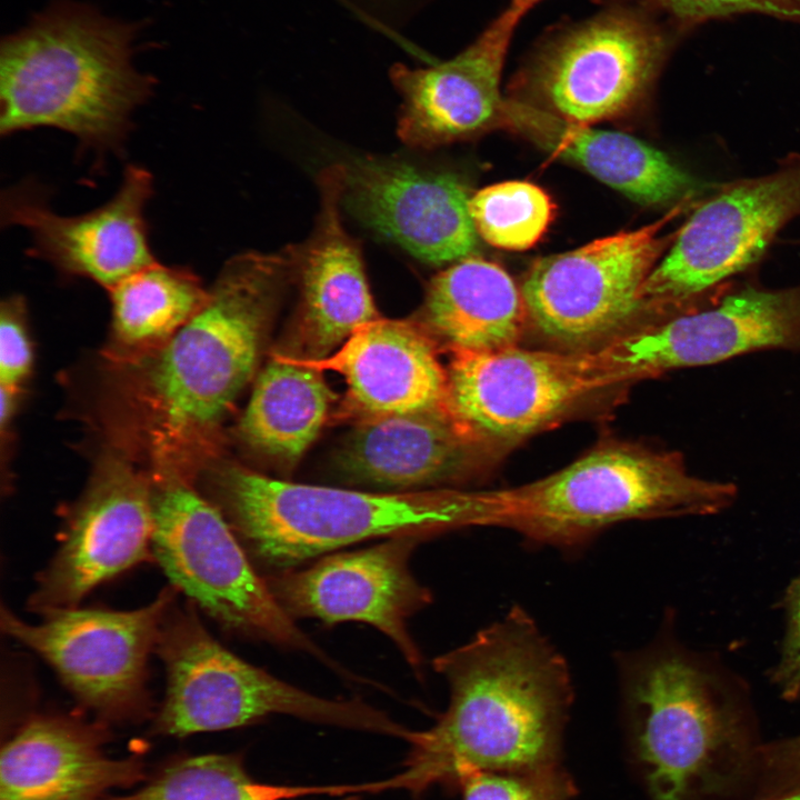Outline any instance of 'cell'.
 Masks as SVG:
<instances>
[{
	"label": "cell",
	"instance_id": "1",
	"mask_svg": "<svg viewBox=\"0 0 800 800\" xmlns=\"http://www.w3.org/2000/svg\"><path fill=\"white\" fill-rule=\"evenodd\" d=\"M450 689L447 710L411 731L403 770L384 789L419 794L474 770L529 772L560 766L573 701L569 666L533 618L513 606L468 642L432 660Z\"/></svg>",
	"mask_w": 800,
	"mask_h": 800
},
{
	"label": "cell",
	"instance_id": "2",
	"mask_svg": "<svg viewBox=\"0 0 800 800\" xmlns=\"http://www.w3.org/2000/svg\"><path fill=\"white\" fill-rule=\"evenodd\" d=\"M634 753L652 800L712 790L750 752L746 681L669 629L618 658Z\"/></svg>",
	"mask_w": 800,
	"mask_h": 800
},
{
	"label": "cell",
	"instance_id": "3",
	"mask_svg": "<svg viewBox=\"0 0 800 800\" xmlns=\"http://www.w3.org/2000/svg\"><path fill=\"white\" fill-rule=\"evenodd\" d=\"M136 27L62 2L1 46L0 133L52 127L118 150L153 80L131 62Z\"/></svg>",
	"mask_w": 800,
	"mask_h": 800
},
{
	"label": "cell",
	"instance_id": "4",
	"mask_svg": "<svg viewBox=\"0 0 800 800\" xmlns=\"http://www.w3.org/2000/svg\"><path fill=\"white\" fill-rule=\"evenodd\" d=\"M214 491L212 502L250 560L278 571L354 542L426 540L479 520L476 491L368 492L282 481L243 468L223 471Z\"/></svg>",
	"mask_w": 800,
	"mask_h": 800
},
{
	"label": "cell",
	"instance_id": "5",
	"mask_svg": "<svg viewBox=\"0 0 800 800\" xmlns=\"http://www.w3.org/2000/svg\"><path fill=\"white\" fill-rule=\"evenodd\" d=\"M737 493L731 482L691 474L676 451L611 442L540 480L481 491L482 526L573 551L621 521L719 513Z\"/></svg>",
	"mask_w": 800,
	"mask_h": 800
},
{
	"label": "cell",
	"instance_id": "6",
	"mask_svg": "<svg viewBox=\"0 0 800 800\" xmlns=\"http://www.w3.org/2000/svg\"><path fill=\"white\" fill-rule=\"evenodd\" d=\"M292 276L287 248L223 266L202 307L169 340L150 372L167 431L217 424L252 377L279 294Z\"/></svg>",
	"mask_w": 800,
	"mask_h": 800
},
{
	"label": "cell",
	"instance_id": "7",
	"mask_svg": "<svg viewBox=\"0 0 800 800\" xmlns=\"http://www.w3.org/2000/svg\"><path fill=\"white\" fill-rule=\"evenodd\" d=\"M196 606L168 608L156 653L167 674L164 699L154 720L166 736L243 727L271 714L404 739L409 729L360 700L318 697L236 656L201 622Z\"/></svg>",
	"mask_w": 800,
	"mask_h": 800
},
{
	"label": "cell",
	"instance_id": "8",
	"mask_svg": "<svg viewBox=\"0 0 800 800\" xmlns=\"http://www.w3.org/2000/svg\"><path fill=\"white\" fill-rule=\"evenodd\" d=\"M152 554L172 587L230 632L330 659L278 603L221 510L180 481L152 490Z\"/></svg>",
	"mask_w": 800,
	"mask_h": 800
},
{
	"label": "cell",
	"instance_id": "9",
	"mask_svg": "<svg viewBox=\"0 0 800 800\" xmlns=\"http://www.w3.org/2000/svg\"><path fill=\"white\" fill-rule=\"evenodd\" d=\"M800 217V153L769 173L711 189L676 231L646 279L640 311L667 318L704 302L727 280L756 263L777 233Z\"/></svg>",
	"mask_w": 800,
	"mask_h": 800
},
{
	"label": "cell",
	"instance_id": "10",
	"mask_svg": "<svg viewBox=\"0 0 800 800\" xmlns=\"http://www.w3.org/2000/svg\"><path fill=\"white\" fill-rule=\"evenodd\" d=\"M768 349L800 351V283H724L703 303L620 333L582 359L601 390Z\"/></svg>",
	"mask_w": 800,
	"mask_h": 800
},
{
	"label": "cell",
	"instance_id": "11",
	"mask_svg": "<svg viewBox=\"0 0 800 800\" xmlns=\"http://www.w3.org/2000/svg\"><path fill=\"white\" fill-rule=\"evenodd\" d=\"M178 592L170 584L134 610H52L34 624L2 606L0 626L4 634L40 656L99 720L134 721L151 710L148 662Z\"/></svg>",
	"mask_w": 800,
	"mask_h": 800
},
{
	"label": "cell",
	"instance_id": "12",
	"mask_svg": "<svg viewBox=\"0 0 800 800\" xmlns=\"http://www.w3.org/2000/svg\"><path fill=\"white\" fill-rule=\"evenodd\" d=\"M694 203L687 199L650 224L537 260L520 287L530 322L550 341L582 351L618 336L640 313V290L674 239L662 230Z\"/></svg>",
	"mask_w": 800,
	"mask_h": 800
},
{
	"label": "cell",
	"instance_id": "13",
	"mask_svg": "<svg viewBox=\"0 0 800 800\" xmlns=\"http://www.w3.org/2000/svg\"><path fill=\"white\" fill-rule=\"evenodd\" d=\"M668 33L648 16L614 9L551 37L528 81L548 111L576 123L612 119L648 92L669 51Z\"/></svg>",
	"mask_w": 800,
	"mask_h": 800
},
{
	"label": "cell",
	"instance_id": "14",
	"mask_svg": "<svg viewBox=\"0 0 800 800\" xmlns=\"http://www.w3.org/2000/svg\"><path fill=\"white\" fill-rule=\"evenodd\" d=\"M447 373L450 414L494 457L597 391L580 351H452Z\"/></svg>",
	"mask_w": 800,
	"mask_h": 800
},
{
	"label": "cell",
	"instance_id": "15",
	"mask_svg": "<svg viewBox=\"0 0 800 800\" xmlns=\"http://www.w3.org/2000/svg\"><path fill=\"white\" fill-rule=\"evenodd\" d=\"M424 539L389 538L386 542L324 556L306 569L264 577L273 597L291 618H316L326 624L368 623L384 633L417 672L422 654L408 628L409 619L432 601L410 570V558Z\"/></svg>",
	"mask_w": 800,
	"mask_h": 800
},
{
	"label": "cell",
	"instance_id": "16",
	"mask_svg": "<svg viewBox=\"0 0 800 800\" xmlns=\"http://www.w3.org/2000/svg\"><path fill=\"white\" fill-rule=\"evenodd\" d=\"M152 533V490L124 462H107L38 574L28 609L42 616L79 607L98 586L153 559Z\"/></svg>",
	"mask_w": 800,
	"mask_h": 800
},
{
	"label": "cell",
	"instance_id": "17",
	"mask_svg": "<svg viewBox=\"0 0 800 800\" xmlns=\"http://www.w3.org/2000/svg\"><path fill=\"white\" fill-rule=\"evenodd\" d=\"M152 177L142 167L126 168L116 196L84 214L52 212L36 188L19 187L1 198V222L30 231V253L61 272L89 278L109 289L156 262L148 240L144 208Z\"/></svg>",
	"mask_w": 800,
	"mask_h": 800
},
{
	"label": "cell",
	"instance_id": "18",
	"mask_svg": "<svg viewBox=\"0 0 800 800\" xmlns=\"http://www.w3.org/2000/svg\"><path fill=\"white\" fill-rule=\"evenodd\" d=\"M344 167L342 201L366 226L432 264L458 262L474 251L471 197L453 174L376 157Z\"/></svg>",
	"mask_w": 800,
	"mask_h": 800
},
{
	"label": "cell",
	"instance_id": "19",
	"mask_svg": "<svg viewBox=\"0 0 800 800\" xmlns=\"http://www.w3.org/2000/svg\"><path fill=\"white\" fill-rule=\"evenodd\" d=\"M521 17L508 7L454 58L426 68L391 69L403 98L398 136L406 144L433 148L500 122L501 73Z\"/></svg>",
	"mask_w": 800,
	"mask_h": 800
},
{
	"label": "cell",
	"instance_id": "20",
	"mask_svg": "<svg viewBox=\"0 0 800 800\" xmlns=\"http://www.w3.org/2000/svg\"><path fill=\"white\" fill-rule=\"evenodd\" d=\"M344 164L318 178L320 211L310 238L288 248L300 283L298 343L306 360L330 356L360 327L379 319L367 282L360 247L340 214Z\"/></svg>",
	"mask_w": 800,
	"mask_h": 800
},
{
	"label": "cell",
	"instance_id": "21",
	"mask_svg": "<svg viewBox=\"0 0 800 800\" xmlns=\"http://www.w3.org/2000/svg\"><path fill=\"white\" fill-rule=\"evenodd\" d=\"M98 723L64 714L29 718L2 746L0 800H100L144 780V764L106 753Z\"/></svg>",
	"mask_w": 800,
	"mask_h": 800
},
{
	"label": "cell",
	"instance_id": "22",
	"mask_svg": "<svg viewBox=\"0 0 800 800\" xmlns=\"http://www.w3.org/2000/svg\"><path fill=\"white\" fill-rule=\"evenodd\" d=\"M294 359L340 373L347 404L361 420L448 409L447 368L427 330L412 321L379 318L323 359Z\"/></svg>",
	"mask_w": 800,
	"mask_h": 800
},
{
	"label": "cell",
	"instance_id": "23",
	"mask_svg": "<svg viewBox=\"0 0 800 800\" xmlns=\"http://www.w3.org/2000/svg\"><path fill=\"white\" fill-rule=\"evenodd\" d=\"M492 457L440 409L360 420L340 464L357 482L409 491L462 480Z\"/></svg>",
	"mask_w": 800,
	"mask_h": 800
},
{
	"label": "cell",
	"instance_id": "24",
	"mask_svg": "<svg viewBox=\"0 0 800 800\" xmlns=\"http://www.w3.org/2000/svg\"><path fill=\"white\" fill-rule=\"evenodd\" d=\"M500 122L641 204L676 206L712 188L636 137L576 123L542 107L504 100Z\"/></svg>",
	"mask_w": 800,
	"mask_h": 800
},
{
	"label": "cell",
	"instance_id": "25",
	"mask_svg": "<svg viewBox=\"0 0 800 800\" xmlns=\"http://www.w3.org/2000/svg\"><path fill=\"white\" fill-rule=\"evenodd\" d=\"M427 329L452 351L488 352L513 346L528 319L510 274L491 261L468 257L437 273L422 307Z\"/></svg>",
	"mask_w": 800,
	"mask_h": 800
},
{
	"label": "cell",
	"instance_id": "26",
	"mask_svg": "<svg viewBox=\"0 0 800 800\" xmlns=\"http://www.w3.org/2000/svg\"><path fill=\"white\" fill-rule=\"evenodd\" d=\"M333 398L320 370L277 356L257 380L240 437L256 451L293 464L318 437Z\"/></svg>",
	"mask_w": 800,
	"mask_h": 800
},
{
	"label": "cell",
	"instance_id": "27",
	"mask_svg": "<svg viewBox=\"0 0 800 800\" xmlns=\"http://www.w3.org/2000/svg\"><path fill=\"white\" fill-rule=\"evenodd\" d=\"M110 290L114 330L130 344L171 338L208 297L190 270L157 262Z\"/></svg>",
	"mask_w": 800,
	"mask_h": 800
},
{
	"label": "cell",
	"instance_id": "28",
	"mask_svg": "<svg viewBox=\"0 0 800 800\" xmlns=\"http://www.w3.org/2000/svg\"><path fill=\"white\" fill-rule=\"evenodd\" d=\"M346 790V786L262 783L252 779L238 756L211 753L179 759L138 790L100 800H300L312 796H343Z\"/></svg>",
	"mask_w": 800,
	"mask_h": 800
},
{
	"label": "cell",
	"instance_id": "29",
	"mask_svg": "<svg viewBox=\"0 0 800 800\" xmlns=\"http://www.w3.org/2000/svg\"><path fill=\"white\" fill-rule=\"evenodd\" d=\"M477 233L504 250L534 246L551 223L554 204L539 186L528 181H504L488 186L469 201Z\"/></svg>",
	"mask_w": 800,
	"mask_h": 800
},
{
	"label": "cell",
	"instance_id": "30",
	"mask_svg": "<svg viewBox=\"0 0 800 800\" xmlns=\"http://www.w3.org/2000/svg\"><path fill=\"white\" fill-rule=\"evenodd\" d=\"M457 787L462 800H571L578 791L561 764L529 772L474 770Z\"/></svg>",
	"mask_w": 800,
	"mask_h": 800
},
{
	"label": "cell",
	"instance_id": "31",
	"mask_svg": "<svg viewBox=\"0 0 800 800\" xmlns=\"http://www.w3.org/2000/svg\"><path fill=\"white\" fill-rule=\"evenodd\" d=\"M666 12L681 28L741 13H759L800 24V0H640Z\"/></svg>",
	"mask_w": 800,
	"mask_h": 800
},
{
	"label": "cell",
	"instance_id": "32",
	"mask_svg": "<svg viewBox=\"0 0 800 800\" xmlns=\"http://www.w3.org/2000/svg\"><path fill=\"white\" fill-rule=\"evenodd\" d=\"M20 299L4 301L0 319V382L14 388L29 373L32 351L21 320Z\"/></svg>",
	"mask_w": 800,
	"mask_h": 800
},
{
	"label": "cell",
	"instance_id": "33",
	"mask_svg": "<svg viewBox=\"0 0 800 800\" xmlns=\"http://www.w3.org/2000/svg\"><path fill=\"white\" fill-rule=\"evenodd\" d=\"M783 604L786 631L771 679L783 698L798 700L800 699V577L789 586Z\"/></svg>",
	"mask_w": 800,
	"mask_h": 800
},
{
	"label": "cell",
	"instance_id": "34",
	"mask_svg": "<svg viewBox=\"0 0 800 800\" xmlns=\"http://www.w3.org/2000/svg\"><path fill=\"white\" fill-rule=\"evenodd\" d=\"M757 756L774 794L800 789V733L759 748Z\"/></svg>",
	"mask_w": 800,
	"mask_h": 800
},
{
	"label": "cell",
	"instance_id": "35",
	"mask_svg": "<svg viewBox=\"0 0 800 800\" xmlns=\"http://www.w3.org/2000/svg\"><path fill=\"white\" fill-rule=\"evenodd\" d=\"M13 388L1 384L0 421L2 429L11 418L13 411Z\"/></svg>",
	"mask_w": 800,
	"mask_h": 800
},
{
	"label": "cell",
	"instance_id": "36",
	"mask_svg": "<svg viewBox=\"0 0 800 800\" xmlns=\"http://www.w3.org/2000/svg\"><path fill=\"white\" fill-rule=\"evenodd\" d=\"M540 1L541 0H510L509 8L523 16Z\"/></svg>",
	"mask_w": 800,
	"mask_h": 800
},
{
	"label": "cell",
	"instance_id": "37",
	"mask_svg": "<svg viewBox=\"0 0 800 800\" xmlns=\"http://www.w3.org/2000/svg\"><path fill=\"white\" fill-rule=\"evenodd\" d=\"M769 800H800V789L773 796V798Z\"/></svg>",
	"mask_w": 800,
	"mask_h": 800
}]
</instances>
